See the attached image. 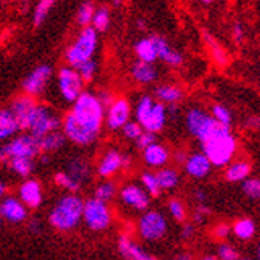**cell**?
I'll return each mask as SVG.
<instances>
[{
	"label": "cell",
	"mask_w": 260,
	"mask_h": 260,
	"mask_svg": "<svg viewBox=\"0 0 260 260\" xmlns=\"http://www.w3.org/2000/svg\"><path fill=\"white\" fill-rule=\"evenodd\" d=\"M105 125V106L97 93L83 90L72 103V109L62 117L61 131L67 142L78 147H89L95 142Z\"/></svg>",
	"instance_id": "6da1fadb"
},
{
	"label": "cell",
	"mask_w": 260,
	"mask_h": 260,
	"mask_svg": "<svg viewBox=\"0 0 260 260\" xmlns=\"http://www.w3.org/2000/svg\"><path fill=\"white\" fill-rule=\"evenodd\" d=\"M83 206L84 200L77 193L62 195L49 214V223L52 228L61 232L75 229L83 220Z\"/></svg>",
	"instance_id": "7a4b0ae2"
},
{
	"label": "cell",
	"mask_w": 260,
	"mask_h": 260,
	"mask_svg": "<svg viewBox=\"0 0 260 260\" xmlns=\"http://www.w3.org/2000/svg\"><path fill=\"white\" fill-rule=\"evenodd\" d=\"M185 129L187 133L193 136L200 144L212 139L217 134H223L231 131V126L218 123L214 117L210 115V112L204 111L203 108H190L185 112Z\"/></svg>",
	"instance_id": "3957f363"
},
{
	"label": "cell",
	"mask_w": 260,
	"mask_h": 260,
	"mask_svg": "<svg viewBox=\"0 0 260 260\" xmlns=\"http://www.w3.org/2000/svg\"><path fill=\"white\" fill-rule=\"evenodd\" d=\"M201 151L207 156V159L214 167H226L231 160H234L235 154H237V139L231 134V131L217 134L212 139L203 142Z\"/></svg>",
	"instance_id": "277c9868"
},
{
	"label": "cell",
	"mask_w": 260,
	"mask_h": 260,
	"mask_svg": "<svg viewBox=\"0 0 260 260\" xmlns=\"http://www.w3.org/2000/svg\"><path fill=\"white\" fill-rule=\"evenodd\" d=\"M99 49V31L93 30L90 25L83 27L75 41L67 47L66 50V62L72 67H77L78 64L92 59L95 56V52Z\"/></svg>",
	"instance_id": "5b68a950"
},
{
	"label": "cell",
	"mask_w": 260,
	"mask_h": 260,
	"mask_svg": "<svg viewBox=\"0 0 260 260\" xmlns=\"http://www.w3.org/2000/svg\"><path fill=\"white\" fill-rule=\"evenodd\" d=\"M41 153L39 137L28 131H20L14 137L8 139L0 145V164H5L13 157H33L36 159Z\"/></svg>",
	"instance_id": "8992f818"
},
{
	"label": "cell",
	"mask_w": 260,
	"mask_h": 260,
	"mask_svg": "<svg viewBox=\"0 0 260 260\" xmlns=\"http://www.w3.org/2000/svg\"><path fill=\"white\" fill-rule=\"evenodd\" d=\"M169 231V221L165 215L159 210H150L147 209L142 212V215L137 221V234L142 240L156 243L165 239Z\"/></svg>",
	"instance_id": "52a82bcc"
},
{
	"label": "cell",
	"mask_w": 260,
	"mask_h": 260,
	"mask_svg": "<svg viewBox=\"0 0 260 260\" xmlns=\"http://www.w3.org/2000/svg\"><path fill=\"white\" fill-rule=\"evenodd\" d=\"M62 126V117L53 111L49 105L38 103L28 122L27 131L36 137H42L52 131L61 129Z\"/></svg>",
	"instance_id": "ba28073f"
},
{
	"label": "cell",
	"mask_w": 260,
	"mask_h": 260,
	"mask_svg": "<svg viewBox=\"0 0 260 260\" xmlns=\"http://www.w3.org/2000/svg\"><path fill=\"white\" fill-rule=\"evenodd\" d=\"M84 224L95 232L106 231L112 223V212L108 206V203L92 197L84 201L83 206V220Z\"/></svg>",
	"instance_id": "9c48e42d"
},
{
	"label": "cell",
	"mask_w": 260,
	"mask_h": 260,
	"mask_svg": "<svg viewBox=\"0 0 260 260\" xmlns=\"http://www.w3.org/2000/svg\"><path fill=\"white\" fill-rule=\"evenodd\" d=\"M56 84L61 100L64 103H74L84 90V81L81 80L77 69L69 64L58 72Z\"/></svg>",
	"instance_id": "30bf717a"
},
{
	"label": "cell",
	"mask_w": 260,
	"mask_h": 260,
	"mask_svg": "<svg viewBox=\"0 0 260 260\" xmlns=\"http://www.w3.org/2000/svg\"><path fill=\"white\" fill-rule=\"evenodd\" d=\"M133 117V108L131 103L120 97L114 99L106 108H105V125L109 131H119L122 126L131 120Z\"/></svg>",
	"instance_id": "8fae6325"
},
{
	"label": "cell",
	"mask_w": 260,
	"mask_h": 260,
	"mask_svg": "<svg viewBox=\"0 0 260 260\" xmlns=\"http://www.w3.org/2000/svg\"><path fill=\"white\" fill-rule=\"evenodd\" d=\"M53 77V69L49 64H41L38 66L35 70L27 75V78L22 83V89L23 93H28L31 97H39L41 93H44V90L49 86L50 80Z\"/></svg>",
	"instance_id": "7c38bea8"
},
{
	"label": "cell",
	"mask_w": 260,
	"mask_h": 260,
	"mask_svg": "<svg viewBox=\"0 0 260 260\" xmlns=\"http://www.w3.org/2000/svg\"><path fill=\"white\" fill-rule=\"evenodd\" d=\"M119 198L122 204H125L126 207L136 212H145L147 209H150V203H151L150 193L140 184H125L120 188Z\"/></svg>",
	"instance_id": "4fadbf2b"
},
{
	"label": "cell",
	"mask_w": 260,
	"mask_h": 260,
	"mask_svg": "<svg viewBox=\"0 0 260 260\" xmlns=\"http://www.w3.org/2000/svg\"><path fill=\"white\" fill-rule=\"evenodd\" d=\"M0 215L7 223L20 224L28 218V207L19 200V197L4 195L0 198Z\"/></svg>",
	"instance_id": "5bb4252c"
},
{
	"label": "cell",
	"mask_w": 260,
	"mask_h": 260,
	"mask_svg": "<svg viewBox=\"0 0 260 260\" xmlns=\"http://www.w3.org/2000/svg\"><path fill=\"white\" fill-rule=\"evenodd\" d=\"M38 102L35 97L28 95V93H22V95H17L11 105H10V111L13 114V117L16 119L17 125H19V129L20 131H27L28 128V122H30V117L36 108Z\"/></svg>",
	"instance_id": "9a60e30c"
},
{
	"label": "cell",
	"mask_w": 260,
	"mask_h": 260,
	"mask_svg": "<svg viewBox=\"0 0 260 260\" xmlns=\"http://www.w3.org/2000/svg\"><path fill=\"white\" fill-rule=\"evenodd\" d=\"M17 197L28 209H38L44 200L41 182L33 178H25L17 188Z\"/></svg>",
	"instance_id": "2e32d148"
},
{
	"label": "cell",
	"mask_w": 260,
	"mask_h": 260,
	"mask_svg": "<svg viewBox=\"0 0 260 260\" xmlns=\"http://www.w3.org/2000/svg\"><path fill=\"white\" fill-rule=\"evenodd\" d=\"M123 169V154L117 150H108L97 164V175L103 179H108L119 173Z\"/></svg>",
	"instance_id": "e0dca14e"
},
{
	"label": "cell",
	"mask_w": 260,
	"mask_h": 260,
	"mask_svg": "<svg viewBox=\"0 0 260 260\" xmlns=\"http://www.w3.org/2000/svg\"><path fill=\"white\" fill-rule=\"evenodd\" d=\"M182 165L184 172L193 179H204L212 170V164L203 151L188 154Z\"/></svg>",
	"instance_id": "ac0fdd59"
},
{
	"label": "cell",
	"mask_w": 260,
	"mask_h": 260,
	"mask_svg": "<svg viewBox=\"0 0 260 260\" xmlns=\"http://www.w3.org/2000/svg\"><path fill=\"white\" fill-rule=\"evenodd\" d=\"M142 157H144V162L148 165V167L162 169L170 160V150L156 140L151 145H148L147 148L142 150Z\"/></svg>",
	"instance_id": "d6986e66"
},
{
	"label": "cell",
	"mask_w": 260,
	"mask_h": 260,
	"mask_svg": "<svg viewBox=\"0 0 260 260\" xmlns=\"http://www.w3.org/2000/svg\"><path fill=\"white\" fill-rule=\"evenodd\" d=\"M154 45H156V52H157V59H162L167 66L170 67H179L184 62V56L175 50L173 47L167 42V39H164L159 35H153L151 36Z\"/></svg>",
	"instance_id": "ffe728a7"
},
{
	"label": "cell",
	"mask_w": 260,
	"mask_h": 260,
	"mask_svg": "<svg viewBox=\"0 0 260 260\" xmlns=\"http://www.w3.org/2000/svg\"><path fill=\"white\" fill-rule=\"evenodd\" d=\"M117 249H119L120 255L129 260H151L153 255L147 252L145 248H142L139 243H136L128 235H120L117 240Z\"/></svg>",
	"instance_id": "44dd1931"
},
{
	"label": "cell",
	"mask_w": 260,
	"mask_h": 260,
	"mask_svg": "<svg viewBox=\"0 0 260 260\" xmlns=\"http://www.w3.org/2000/svg\"><path fill=\"white\" fill-rule=\"evenodd\" d=\"M131 77L139 84H151L157 80L159 72L154 62H145L137 59L131 67Z\"/></svg>",
	"instance_id": "7402d4cb"
},
{
	"label": "cell",
	"mask_w": 260,
	"mask_h": 260,
	"mask_svg": "<svg viewBox=\"0 0 260 260\" xmlns=\"http://www.w3.org/2000/svg\"><path fill=\"white\" fill-rule=\"evenodd\" d=\"M169 122V112H167V105H164L160 102H154V106L151 109V114L148 117V120L144 125V129L151 131V133H160L165 125Z\"/></svg>",
	"instance_id": "603a6c76"
},
{
	"label": "cell",
	"mask_w": 260,
	"mask_h": 260,
	"mask_svg": "<svg viewBox=\"0 0 260 260\" xmlns=\"http://www.w3.org/2000/svg\"><path fill=\"white\" fill-rule=\"evenodd\" d=\"M154 99L164 105H178L184 99V90L181 86L172 83L159 84L154 89Z\"/></svg>",
	"instance_id": "cb8c5ba5"
},
{
	"label": "cell",
	"mask_w": 260,
	"mask_h": 260,
	"mask_svg": "<svg viewBox=\"0 0 260 260\" xmlns=\"http://www.w3.org/2000/svg\"><path fill=\"white\" fill-rule=\"evenodd\" d=\"M4 165L8 169L10 173L22 179L30 178L36 170V160L33 157H13L7 160Z\"/></svg>",
	"instance_id": "d4e9b609"
},
{
	"label": "cell",
	"mask_w": 260,
	"mask_h": 260,
	"mask_svg": "<svg viewBox=\"0 0 260 260\" xmlns=\"http://www.w3.org/2000/svg\"><path fill=\"white\" fill-rule=\"evenodd\" d=\"M252 170L251 162L245 160V159H239V160H231L226 165L224 170V179L228 182H242L245 181Z\"/></svg>",
	"instance_id": "484cf974"
},
{
	"label": "cell",
	"mask_w": 260,
	"mask_h": 260,
	"mask_svg": "<svg viewBox=\"0 0 260 260\" xmlns=\"http://www.w3.org/2000/svg\"><path fill=\"white\" fill-rule=\"evenodd\" d=\"M17 133H20V129L11 111L8 108L0 109V145H2L4 142H7L8 139L14 137Z\"/></svg>",
	"instance_id": "4316f807"
},
{
	"label": "cell",
	"mask_w": 260,
	"mask_h": 260,
	"mask_svg": "<svg viewBox=\"0 0 260 260\" xmlns=\"http://www.w3.org/2000/svg\"><path fill=\"white\" fill-rule=\"evenodd\" d=\"M64 172L69 173L75 181H78L83 185L90 178V165L83 157H74L72 160L67 162V167Z\"/></svg>",
	"instance_id": "83f0119b"
},
{
	"label": "cell",
	"mask_w": 260,
	"mask_h": 260,
	"mask_svg": "<svg viewBox=\"0 0 260 260\" xmlns=\"http://www.w3.org/2000/svg\"><path fill=\"white\" fill-rule=\"evenodd\" d=\"M67 144V139L64 136V133L61 129L52 131L49 134H45L42 137H39V145H41V151L44 153H56L59 151L64 145Z\"/></svg>",
	"instance_id": "f1b7e54d"
},
{
	"label": "cell",
	"mask_w": 260,
	"mask_h": 260,
	"mask_svg": "<svg viewBox=\"0 0 260 260\" xmlns=\"http://www.w3.org/2000/svg\"><path fill=\"white\" fill-rule=\"evenodd\" d=\"M134 53L139 61H145V62H156L157 61V52H156V45L151 39L148 38H142L134 44Z\"/></svg>",
	"instance_id": "f546056e"
},
{
	"label": "cell",
	"mask_w": 260,
	"mask_h": 260,
	"mask_svg": "<svg viewBox=\"0 0 260 260\" xmlns=\"http://www.w3.org/2000/svg\"><path fill=\"white\" fill-rule=\"evenodd\" d=\"M156 176H157V182H159V187L160 190L165 192V190H175V188L179 185L181 182V176L178 173V170L175 169H170V167H162L156 172Z\"/></svg>",
	"instance_id": "4dcf8cb0"
},
{
	"label": "cell",
	"mask_w": 260,
	"mask_h": 260,
	"mask_svg": "<svg viewBox=\"0 0 260 260\" xmlns=\"http://www.w3.org/2000/svg\"><path fill=\"white\" fill-rule=\"evenodd\" d=\"M204 42L207 45V49H209V53L212 56V59H214V62L220 67H226L228 62H229V56L226 53V50L223 49V47L218 44V41L212 36L210 33H204Z\"/></svg>",
	"instance_id": "1f68e13d"
},
{
	"label": "cell",
	"mask_w": 260,
	"mask_h": 260,
	"mask_svg": "<svg viewBox=\"0 0 260 260\" xmlns=\"http://www.w3.org/2000/svg\"><path fill=\"white\" fill-rule=\"evenodd\" d=\"M257 231V226L254 220L251 218H240L232 224V234L235 235V239H239L242 242H249L254 239Z\"/></svg>",
	"instance_id": "d6a6232c"
},
{
	"label": "cell",
	"mask_w": 260,
	"mask_h": 260,
	"mask_svg": "<svg viewBox=\"0 0 260 260\" xmlns=\"http://www.w3.org/2000/svg\"><path fill=\"white\" fill-rule=\"evenodd\" d=\"M154 102H156V99L151 97V95H142V97L137 100V103H136V106H134V109H133L134 119L142 125V128H144L145 122L148 120V117H150V114H151V109H153V106H154Z\"/></svg>",
	"instance_id": "836d02e7"
},
{
	"label": "cell",
	"mask_w": 260,
	"mask_h": 260,
	"mask_svg": "<svg viewBox=\"0 0 260 260\" xmlns=\"http://www.w3.org/2000/svg\"><path fill=\"white\" fill-rule=\"evenodd\" d=\"M109 23H111V13L106 7H100V8H95L93 11V16H92V22H90V27L99 31V33H103L109 28Z\"/></svg>",
	"instance_id": "e575fe53"
},
{
	"label": "cell",
	"mask_w": 260,
	"mask_h": 260,
	"mask_svg": "<svg viewBox=\"0 0 260 260\" xmlns=\"http://www.w3.org/2000/svg\"><path fill=\"white\" fill-rule=\"evenodd\" d=\"M115 195H117V184L112 181H102L95 187V190H93V197L108 204L115 198Z\"/></svg>",
	"instance_id": "d590c367"
},
{
	"label": "cell",
	"mask_w": 260,
	"mask_h": 260,
	"mask_svg": "<svg viewBox=\"0 0 260 260\" xmlns=\"http://www.w3.org/2000/svg\"><path fill=\"white\" fill-rule=\"evenodd\" d=\"M55 184L59 187V188H64V190L70 192V193H77L81 190V184L78 181H75L72 176H70L69 173H66L64 170L62 172H58L55 175Z\"/></svg>",
	"instance_id": "8d00e7d4"
},
{
	"label": "cell",
	"mask_w": 260,
	"mask_h": 260,
	"mask_svg": "<svg viewBox=\"0 0 260 260\" xmlns=\"http://www.w3.org/2000/svg\"><path fill=\"white\" fill-rule=\"evenodd\" d=\"M55 2L56 0H39L35 7V11H33V23L36 27L42 25L44 20L49 16L50 10L55 7Z\"/></svg>",
	"instance_id": "74e56055"
},
{
	"label": "cell",
	"mask_w": 260,
	"mask_h": 260,
	"mask_svg": "<svg viewBox=\"0 0 260 260\" xmlns=\"http://www.w3.org/2000/svg\"><path fill=\"white\" fill-rule=\"evenodd\" d=\"M140 185L145 188V190L150 193L151 198H156L162 193L159 182H157V176L153 172H144L140 176Z\"/></svg>",
	"instance_id": "f35d334b"
},
{
	"label": "cell",
	"mask_w": 260,
	"mask_h": 260,
	"mask_svg": "<svg viewBox=\"0 0 260 260\" xmlns=\"http://www.w3.org/2000/svg\"><path fill=\"white\" fill-rule=\"evenodd\" d=\"M77 72L80 74V77H81V80L84 81V84L86 83H90L93 78H95V75H97V70H99V64H97V61L95 59H87V61H84V62H81V64H78L77 67Z\"/></svg>",
	"instance_id": "ab89813d"
},
{
	"label": "cell",
	"mask_w": 260,
	"mask_h": 260,
	"mask_svg": "<svg viewBox=\"0 0 260 260\" xmlns=\"http://www.w3.org/2000/svg\"><path fill=\"white\" fill-rule=\"evenodd\" d=\"M210 115L214 117L218 123L226 125V126H231L232 122H234V115H232L231 109H228L223 105H214V106H212L210 108Z\"/></svg>",
	"instance_id": "60d3db41"
},
{
	"label": "cell",
	"mask_w": 260,
	"mask_h": 260,
	"mask_svg": "<svg viewBox=\"0 0 260 260\" xmlns=\"http://www.w3.org/2000/svg\"><path fill=\"white\" fill-rule=\"evenodd\" d=\"M169 214L172 215V218L178 223H184L187 220V209L184 206V203L178 198H173L169 201Z\"/></svg>",
	"instance_id": "b9f144b4"
},
{
	"label": "cell",
	"mask_w": 260,
	"mask_h": 260,
	"mask_svg": "<svg viewBox=\"0 0 260 260\" xmlns=\"http://www.w3.org/2000/svg\"><path fill=\"white\" fill-rule=\"evenodd\" d=\"M242 190L251 200H260V178H246L242 181Z\"/></svg>",
	"instance_id": "7bdbcfd3"
},
{
	"label": "cell",
	"mask_w": 260,
	"mask_h": 260,
	"mask_svg": "<svg viewBox=\"0 0 260 260\" xmlns=\"http://www.w3.org/2000/svg\"><path fill=\"white\" fill-rule=\"evenodd\" d=\"M93 11H95V7H93L90 2H84V4L80 5V8H78V11H77V22H78V25H80V27H87V25H90Z\"/></svg>",
	"instance_id": "ee69618b"
},
{
	"label": "cell",
	"mask_w": 260,
	"mask_h": 260,
	"mask_svg": "<svg viewBox=\"0 0 260 260\" xmlns=\"http://www.w3.org/2000/svg\"><path fill=\"white\" fill-rule=\"evenodd\" d=\"M122 134H123V137L125 139H128V140H136L140 134H142V131H144V128H142V125L134 119H131V120H128L123 126H122Z\"/></svg>",
	"instance_id": "f6af8a7d"
},
{
	"label": "cell",
	"mask_w": 260,
	"mask_h": 260,
	"mask_svg": "<svg viewBox=\"0 0 260 260\" xmlns=\"http://www.w3.org/2000/svg\"><path fill=\"white\" fill-rule=\"evenodd\" d=\"M217 257L221 260H237V258H240V254L231 243L223 242L217 248Z\"/></svg>",
	"instance_id": "bcb514c9"
},
{
	"label": "cell",
	"mask_w": 260,
	"mask_h": 260,
	"mask_svg": "<svg viewBox=\"0 0 260 260\" xmlns=\"http://www.w3.org/2000/svg\"><path fill=\"white\" fill-rule=\"evenodd\" d=\"M157 140V136H156V133H151V131H147V129H144L142 131V134L134 140L136 142V147L142 151L144 148H147L148 145H151L153 142H156Z\"/></svg>",
	"instance_id": "7dc6e473"
},
{
	"label": "cell",
	"mask_w": 260,
	"mask_h": 260,
	"mask_svg": "<svg viewBox=\"0 0 260 260\" xmlns=\"http://www.w3.org/2000/svg\"><path fill=\"white\" fill-rule=\"evenodd\" d=\"M195 234H197L195 223H184L182 228H181V232H179L182 240H192L195 237Z\"/></svg>",
	"instance_id": "c3c4849f"
},
{
	"label": "cell",
	"mask_w": 260,
	"mask_h": 260,
	"mask_svg": "<svg viewBox=\"0 0 260 260\" xmlns=\"http://www.w3.org/2000/svg\"><path fill=\"white\" fill-rule=\"evenodd\" d=\"M229 232H231V228H229V224H226V223H218V224L214 228V235H215V239H220V240L228 239Z\"/></svg>",
	"instance_id": "681fc988"
},
{
	"label": "cell",
	"mask_w": 260,
	"mask_h": 260,
	"mask_svg": "<svg viewBox=\"0 0 260 260\" xmlns=\"http://www.w3.org/2000/svg\"><path fill=\"white\" fill-rule=\"evenodd\" d=\"M243 38H245L243 25H242L240 22H235V23H234V27H232V39L239 44V42H242V41H243Z\"/></svg>",
	"instance_id": "f907efd6"
},
{
	"label": "cell",
	"mask_w": 260,
	"mask_h": 260,
	"mask_svg": "<svg viewBox=\"0 0 260 260\" xmlns=\"http://www.w3.org/2000/svg\"><path fill=\"white\" fill-rule=\"evenodd\" d=\"M97 97L100 99V102L103 103V106L106 108L115 97H114V93L112 92H109V90H106V89H102L99 93H97Z\"/></svg>",
	"instance_id": "816d5d0a"
},
{
	"label": "cell",
	"mask_w": 260,
	"mask_h": 260,
	"mask_svg": "<svg viewBox=\"0 0 260 260\" xmlns=\"http://www.w3.org/2000/svg\"><path fill=\"white\" fill-rule=\"evenodd\" d=\"M245 126L248 129H252V131L260 129V115H251V117H248L246 122H245Z\"/></svg>",
	"instance_id": "f5cc1de1"
},
{
	"label": "cell",
	"mask_w": 260,
	"mask_h": 260,
	"mask_svg": "<svg viewBox=\"0 0 260 260\" xmlns=\"http://www.w3.org/2000/svg\"><path fill=\"white\" fill-rule=\"evenodd\" d=\"M193 197H195V200H197L198 203H206V201H207V193L203 190V188H197L195 193H193Z\"/></svg>",
	"instance_id": "db71d44e"
},
{
	"label": "cell",
	"mask_w": 260,
	"mask_h": 260,
	"mask_svg": "<svg viewBox=\"0 0 260 260\" xmlns=\"http://www.w3.org/2000/svg\"><path fill=\"white\" fill-rule=\"evenodd\" d=\"M187 156H188V154H187L185 151H182V150H179V151H176V153H175V160H176L178 164H181V165H182V164L185 162V159H187Z\"/></svg>",
	"instance_id": "11a10c76"
},
{
	"label": "cell",
	"mask_w": 260,
	"mask_h": 260,
	"mask_svg": "<svg viewBox=\"0 0 260 260\" xmlns=\"http://www.w3.org/2000/svg\"><path fill=\"white\" fill-rule=\"evenodd\" d=\"M28 229H30L33 234H38V232L41 231V223H38L36 220H33V221H30V224H28Z\"/></svg>",
	"instance_id": "9f6ffc18"
},
{
	"label": "cell",
	"mask_w": 260,
	"mask_h": 260,
	"mask_svg": "<svg viewBox=\"0 0 260 260\" xmlns=\"http://www.w3.org/2000/svg\"><path fill=\"white\" fill-rule=\"evenodd\" d=\"M5 193H7V184L2 179H0V198H2Z\"/></svg>",
	"instance_id": "6f0895ef"
},
{
	"label": "cell",
	"mask_w": 260,
	"mask_h": 260,
	"mask_svg": "<svg viewBox=\"0 0 260 260\" xmlns=\"http://www.w3.org/2000/svg\"><path fill=\"white\" fill-rule=\"evenodd\" d=\"M137 27H139L140 30H145V27H147L145 20H144V19H139V20H137Z\"/></svg>",
	"instance_id": "680465c9"
},
{
	"label": "cell",
	"mask_w": 260,
	"mask_h": 260,
	"mask_svg": "<svg viewBox=\"0 0 260 260\" xmlns=\"http://www.w3.org/2000/svg\"><path fill=\"white\" fill-rule=\"evenodd\" d=\"M201 2H203V4H206V5H209V4L214 2V0H201Z\"/></svg>",
	"instance_id": "91938a15"
},
{
	"label": "cell",
	"mask_w": 260,
	"mask_h": 260,
	"mask_svg": "<svg viewBox=\"0 0 260 260\" xmlns=\"http://www.w3.org/2000/svg\"><path fill=\"white\" fill-rule=\"evenodd\" d=\"M257 258L260 260V243H258V246H257Z\"/></svg>",
	"instance_id": "94428289"
},
{
	"label": "cell",
	"mask_w": 260,
	"mask_h": 260,
	"mask_svg": "<svg viewBox=\"0 0 260 260\" xmlns=\"http://www.w3.org/2000/svg\"><path fill=\"white\" fill-rule=\"evenodd\" d=\"M112 2H114L115 5H120V4L123 2V0H112Z\"/></svg>",
	"instance_id": "6125c7cd"
},
{
	"label": "cell",
	"mask_w": 260,
	"mask_h": 260,
	"mask_svg": "<svg viewBox=\"0 0 260 260\" xmlns=\"http://www.w3.org/2000/svg\"><path fill=\"white\" fill-rule=\"evenodd\" d=\"M2 224H4V218H2V215H0V228H2Z\"/></svg>",
	"instance_id": "be15d7a7"
}]
</instances>
